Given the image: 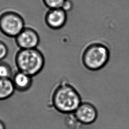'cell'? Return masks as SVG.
Returning a JSON list of instances; mask_svg holds the SVG:
<instances>
[{
  "label": "cell",
  "instance_id": "obj_1",
  "mask_svg": "<svg viewBox=\"0 0 129 129\" xmlns=\"http://www.w3.org/2000/svg\"><path fill=\"white\" fill-rule=\"evenodd\" d=\"M110 51L107 44L100 40H93L82 48L80 55L82 66L91 71H97L108 62Z\"/></svg>",
  "mask_w": 129,
  "mask_h": 129
},
{
  "label": "cell",
  "instance_id": "obj_2",
  "mask_svg": "<svg viewBox=\"0 0 129 129\" xmlns=\"http://www.w3.org/2000/svg\"><path fill=\"white\" fill-rule=\"evenodd\" d=\"M54 108L64 114H72L81 103V97L76 88L66 80L62 81L55 88L52 95Z\"/></svg>",
  "mask_w": 129,
  "mask_h": 129
},
{
  "label": "cell",
  "instance_id": "obj_3",
  "mask_svg": "<svg viewBox=\"0 0 129 129\" xmlns=\"http://www.w3.org/2000/svg\"><path fill=\"white\" fill-rule=\"evenodd\" d=\"M17 63L21 72L31 76L37 74L42 69L44 58L35 48L23 49L17 55Z\"/></svg>",
  "mask_w": 129,
  "mask_h": 129
},
{
  "label": "cell",
  "instance_id": "obj_4",
  "mask_svg": "<svg viewBox=\"0 0 129 129\" xmlns=\"http://www.w3.org/2000/svg\"><path fill=\"white\" fill-rule=\"evenodd\" d=\"M1 27L6 34L11 36H18L23 30L22 19L16 14H6L1 20Z\"/></svg>",
  "mask_w": 129,
  "mask_h": 129
},
{
  "label": "cell",
  "instance_id": "obj_5",
  "mask_svg": "<svg viewBox=\"0 0 129 129\" xmlns=\"http://www.w3.org/2000/svg\"><path fill=\"white\" fill-rule=\"evenodd\" d=\"M78 121L88 125L94 123L97 118L98 113L95 107L89 102H81L74 113Z\"/></svg>",
  "mask_w": 129,
  "mask_h": 129
},
{
  "label": "cell",
  "instance_id": "obj_6",
  "mask_svg": "<svg viewBox=\"0 0 129 129\" xmlns=\"http://www.w3.org/2000/svg\"><path fill=\"white\" fill-rule=\"evenodd\" d=\"M67 21V13L61 8L51 9L46 17L47 25L53 29L63 27Z\"/></svg>",
  "mask_w": 129,
  "mask_h": 129
},
{
  "label": "cell",
  "instance_id": "obj_7",
  "mask_svg": "<svg viewBox=\"0 0 129 129\" xmlns=\"http://www.w3.org/2000/svg\"><path fill=\"white\" fill-rule=\"evenodd\" d=\"M17 36V42L23 49H33L39 43L38 35L31 29H23Z\"/></svg>",
  "mask_w": 129,
  "mask_h": 129
},
{
  "label": "cell",
  "instance_id": "obj_8",
  "mask_svg": "<svg viewBox=\"0 0 129 129\" xmlns=\"http://www.w3.org/2000/svg\"><path fill=\"white\" fill-rule=\"evenodd\" d=\"M15 87L9 78H0V100L7 99L14 93Z\"/></svg>",
  "mask_w": 129,
  "mask_h": 129
},
{
  "label": "cell",
  "instance_id": "obj_9",
  "mask_svg": "<svg viewBox=\"0 0 129 129\" xmlns=\"http://www.w3.org/2000/svg\"><path fill=\"white\" fill-rule=\"evenodd\" d=\"M13 82L15 88L20 91H23L28 89L30 85L31 76L20 71L15 75Z\"/></svg>",
  "mask_w": 129,
  "mask_h": 129
},
{
  "label": "cell",
  "instance_id": "obj_10",
  "mask_svg": "<svg viewBox=\"0 0 129 129\" xmlns=\"http://www.w3.org/2000/svg\"><path fill=\"white\" fill-rule=\"evenodd\" d=\"M66 0H43L45 4L50 9L61 8Z\"/></svg>",
  "mask_w": 129,
  "mask_h": 129
},
{
  "label": "cell",
  "instance_id": "obj_11",
  "mask_svg": "<svg viewBox=\"0 0 129 129\" xmlns=\"http://www.w3.org/2000/svg\"><path fill=\"white\" fill-rule=\"evenodd\" d=\"M11 75L10 68L5 64H0V78H9Z\"/></svg>",
  "mask_w": 129,
  "mask_h": 129
},
{
  "label": "cell",
  "instance_id": "obj_12",
  "mask_svg": "<svg viewBox=\"0 0 129 129\" xmlns=\"http://www.w3.org/2000/svg\"><path fill=\"white\" fill-rule=\"evenodd\" d=\"M73 7V3H72V2L71 1L66 0L65 2L63 3L61 8L67 13V12L70 11L72 9Z\"/></svg>",
  "mask_w": 129,
  "mask_h": 129
},
{
  "label": "cell",
  "instance_id": "obj_13",
  "mask_svg": "<svg viewBox=\"0 0 129 129\" xmlns=\"http://www.w3.org/2000/svg\"><path fill=\"white\" fill-rule=\"evenodd\" d=\"M8 50L6 46L0 42V60L4 58L7 54Z\"/></svg>",
  "mask_w": 129,
  "mask_h": 129
},
{
  "label": "cell",
  "instance_id": "obj_14",
  "mask_svg": "<svg viewBox=\"0 0 129 129\" xmlns=\"http://www.w3.org/2000/svg\"><path fill=\"white\" fill-rule=\"evenodd\" d=\"M0 129H6V126L5 123L0 119Z\"/></svg>",
  "mask_w": 129,
  "mask_h": 129
}]
</instances>
